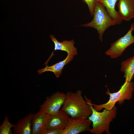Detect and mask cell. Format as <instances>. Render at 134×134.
I'll return each instance as SVG.
<instances>
[{
	"instance_id": "cell-6",
	"label": "cell",
	"mask_w": 134,
	"mask_h": 134,
	"mask_svg": "<svg viewBox=\"0 0 134 134\" xmlns=\"http://www.w3.org/2000/svg\"><path fill=\"white\" fill-rule=\"evenodd\" d=\"M66 94L59 91L47 97L43 103L40 105L38 112L49 115L58 113L64 102Z\"/></svg>"
},
{
	"instance_id": "cell-3",
	"label": "cell",
	"mask_w": 134,
	"mask_h": 134,
	"mask_svg": "<svg viewBox=\"0 0 134 134\" xmlns=\"http://www.w3.org/2000/svg\"><path fill=\"white\" fill-rule=\"evenodd\" d=\"M107 88L105 94L110 97L107 102L97 105L93 103L91 101V102L94 108L97 111H99L104 109L110 110L115 106L117 102L121 105L124 103L125 100L131 99L134 90V83L132 81H125L119 91L113 93H111Z\"/></svg>"
},
{
	"instance_id": "cell-14",
	"label": "cell",
	"mask_w": 134,
	"mask_h": 134,
	"mask_svg": "<svg viewBox=\"0 0 134 134\" xmlns=\"http://www.w3.org/2000/svg\"><path fill=\"white\" fill-rule=\"evenodd\" d=\"M119 0H97L105 7L109 16L115 22L116 24H120L122 20L118 11L115 10V5Z\"/></svg>"
},
{
	"instance_id": "cell-15",
	"label": "cell",
	"mask_w": 134,
	"mask_h": 134,
	"mask_svg": "<svg viewBox=\"0 0 134 134\" xmlns=\"http://www.w3.org/2000/svg\"><path fill=\"white\" fill-rule=\"evenodd\" d=\"M121 70L124 73L125 81H131L134 76V55L121 63Z\"/></svg>"
},
{
	"instance_id": "cell-4",
	"label": "cell",
	"mask_w": 134,
	"mask_h": 134,
	"mask_svg": "<svg viewBox=\"0 0 134 134\" xmlns=\"http://www.w3.org/2000/svg\"><path fill=\"white\" fill-rule=\"evenodd\" d=\"M93 16V18L91 22L81 26L93 28L96 30L99 39L102 42L104 32L110 27L116 24V23L109 16L105 7L98 2L96 4Z\"/></svg>"
},
{
	"instance_id": "cell-18",
	"label": "cell",
	"mask_w": 134,
	"mask_h": 134,
	"mask_svg": "<svg viewBox=\"0 0 134 134\" xmlns=\"http://www.w3.org/2000/svg\"><path fill=\"white\" fill-rule=\"evenodd\" d=\"M63 130L60 128L47 129L44 134H62Z\"/></svg>"
},
{
	"instance_id": "cell-5",
	"label": "cell",
	"mask_w": 134,
	"mask_h": 134,
	"mask_svg": "<svg viewBox=\"0 0 134 134\" xmlns=\"http://www.w3.org/2000/svg\"><path fill=\"white\" fill-rule=\"evenodd\" d=\"M134 30V23H133L126 34L112 43L105 54L109 56L111 58H117L121 56L128 47L134 43V36L132 34Z\"/></svg>"
},
{
	"instance_id": "cell-1",
	"label": "cell",
	"mask_w": 134,
	"mask_h": 134,
	"mask_svg": "<svg viewBox=\"0 0 134 134\" xmlns=\"http://www.w3.org/2000/svg\"><path fill=\"white\" fill-rule=\"evenodd\" d=\"M61 110L74 118H88L92 110L82 95L81 90L76 92L68 91L66 94L65 100Z\"/></svg>"
},
{
	"instance_id": "cell-12",
	"label": "cell",
	"mask_w": 134,
	"mask_h": 134,
	"mask_svg": "<svg viewBox=\"0 0 134 134\" xmlns=\"http://www.w3.org/2000/svg\"><path fill=\"white\" fill-rule=\"evenodd\" d=\"M75 55L73 53H67L66 58L62 61H60L51 66L46 65L45 67L43 68L38 69V72L39 74L46 71H50L53 72L56 77H58L62 73V70L64 67L72 61Z\"/></svg>"
},
{
	"instance_id": "cell-13",
	"label": "cell",
	"mask_w": 134,
	"mask_h": 134,
	"mask_svg": "<svg viewBox=\"0 0 134 134\" xmlns=\"http://www.w3.org/2000/svg\"><path fill=\"white\" fill-rule=\"evenodd\" d=\"M33 114L30 113L19 120L13 127L14 134H32V120Z\"/></svg>"
},
{
	"instance_id": "cell-16",
	"label": "cell",
	"mask_w": 134,
	"mask_h": 134,
	"mask_svg": "<svg viewBox=\"0 0 134 134\" xmlns=\"http://www.w3.org/2000/svg\"><path fill=\"white\" fill-rule=\"evenodd\" d=\"M15 125L10 123L8 116L6 115L3 121L0 126V134H12L11 128Z\"/></svg>"
},
{
	"instance_id": "cell-2",
	"label": "cell",
	"mask_w": 134,
	"mask_h": 134,
	"mask_svg": "<svg viewBox=\"0 0 134 134\" xmlns=\"http://www.w3.org/2000/svg\"><path fill=\"white\" fill-rule=\"evenodd\" d=\"M85 99L89 105L92 110L91 115L88 118L92 123V128L90 132L94 134H101L105 132L107 134H111L109 126L111 122L115 119L117 114V109L115 106L108 110L103 109L100 112L96 110L91 104V101L86 96Z\"/></svg>"
},
{
	"instance_id": "cell-11",
	"label": "cell",
	"mask_w": 134,
	"mask_h": 134,
	"mask_svg": "<svg viewBox=\"0 0 134 134\" xmlns=\"http://www.w3.org/2000/svg\"><path fill=\"white\" fill-rule=\"evenodd\" d=\"M118 11L122 20L129 21L134 18V0H119Z\"/></svg>"
},
{
	"instance_id": "cell-17",
	"label": "cell",
	"mask_w": 134,
	"mask_h": 134,
	"mask_svg": "<svg viewBox=\"0 0 134 134\" xmlns=\"http://www.w3.org/2000/svg\"><path fill=\"white\" fill-rule=\"evenodd\" d=\"M88 5L91 17L93 16L97 0H82Z\"/></svg>"
},
{
	"instance_id": "cell-7",
	"label": "cell",
	"mask_w": 134,
	"mask_h": 134,
	"mask_svg": "<svg viewBox=\"0 0 134 134\" xmlns=\"http://www.w3.org/2000/svg\"><path fill=\"white\" fill-rule=\"evenodd\" d=\"M91 123L88 118L70 117L68 125L63 130L62 134H78L84 132H89Z\"/></svg>"
},
{
	"instance_id": "cell-8",
	"label": "cell",
	"mask_w": 134,
	"mask_h": 134,
	"mask_svg": "<svg viewBox=\"0 0 134 134\" xmlns=\"http://www.w3.org/2000/svg\"><path fill=\"white\" fill-rule=\"evenodd\" d=\"M69 118L68 115L60 110L57 113L50 115L47 123V129L55 128L65 129L68 125Z\"/></svg>"
},
{
	"instance_id": "cell-9",
	"label": "cell",
	"mask_w": 134,
	"mask_h": 134,
	"mask_svg": "<svg viewBox=\"0 0 134 134\" xmlns=\"http://www.w3.org/2000/svg\"><path fill=\"white\" fill-rule=\"evenodd\" d=\"M50 115L38 111L33 114L32 120V134H44Z\"/></svg>"
},
{
	"instance_id": "cell-10",
	"label": "cell",
	"mask_w": 134,
	"mask_h": 134,
	"mask_svg": "<svg viewBox=\"0 0 134 134\" xmlns=\"http://www.w3.org/2000/svg\"><path fill=\"white\" fill-rule=\"evenodd\" d=\"M50 37L51 40L54 44V49L44 65H47L50 59L53 55H55L53 52L56 50H60L67 52V53H73L75 55H77V49L74 46L75 42L73 39L70 40H65L62 42L59 41L53 35H50Z\"/></svg>"
}]
</instances>
